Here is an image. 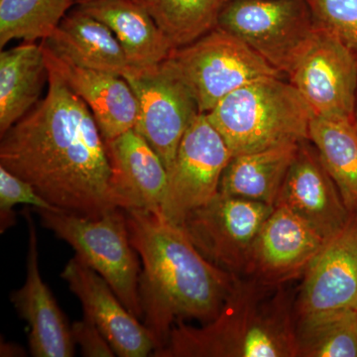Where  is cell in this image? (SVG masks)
Wrapping results in <instances>:
<instances>
[{
	"label": "cell",
	"mask_w": 357,
	"mask_h": 357,
	"mask_svg": "<svg viewBox=\"0 0 357 357\" xmlns=\"http://www.w3.org/2000/svg\"><path fill=\"white\" fill-rule=\"evenodd\" d=\"M287 79L312 116L354 121L357 60L331 33L317 26L311 43Z\"/></svg>",
	"instance_id": "11"
},
{
	"label": "cell",
	"mask_w": 357,
	"mask_h": 357,
	"mask_svg": "<svg viewBox=\"0 0 357 357\" xmlns=\"http://www.w3.org/2000/svg\"><path fill=\"white\" fill-rule=\"evenodd\" d=\"M42 45L47 63L57 70L73 91L88 105L105 141L114 139L135 128L139 105L123 77L77 67L58 58Z\"/></svg>",
	"instance_id": "18"
},
{
	"label": "cell",
	"mask_w": 357,
	"mask_h": 357,
	"mask_svg": "<svg viewBox=\"0 0 357 357\" xmlns=\"http://www.w3.org/2000/svg\"><path fill=\"white\" fill-rule=\"evenodd\" d=\"M351 215H357V128L351 121L312 117L310 138Z\"/></svg>",
	"instance_id": "23"
},
{
	"label": "cell",
	"mask_w": 357,
	"mask_h": 357,
	"mask_svg": "<svg viewBox=\"0 0 357 357\" xmlns=\"http://www.w3.org/2000/svg\"><path fill=\"white\" fill-rule=\"evenodd\" d=\"M31 211L26 208L22 211L28 227L25 283L11 293L10 301L29 326L28 345L32 356L72 357L76 345L72 326L40 274L38 237Z\"/></svg>",
	"instance_id": "15"
},
{
	"label": "cell",
	"mask_w": 357,
	"mask_h": 357,
	"mask_svg": "<svg viewBox=\"0 0 357 357\" xmlns=\"http://www.w3.org/2000/svg\"><path fill=\"white\" fill-rule=\"evenodd\" d=\"M305 272L299 321L357 309V215L326 241Z\"/></svg>",
	"instance_id": "12"
},
{
	"label": "cell",
	"mask_w": 357,
	"mask_h": 357,
	"mask_svg": "<svg viewBox=\"0 0 357 357\" xmlns=\"http://www.w3.org/2000/svg\"><path fill=\"white\" fill-rule=\"evenodd\" d=\"M49 69L43 45L23 42L0 53V136L40 102Z\"/></svg>",
	"instance_id": "21"
},
{
	"label": "cell",
	"mask_w": 357,
	"mask_h": 357,
	"mask_svg": "<svg viewBox=\"0 0 357 357\" xmlns=\"http://www.w3.org/2000/svg\"><path fill=\"white\" fill-rule=\"evenodd\" d=\"M123 77L139 105L134 129L159 155L169 173L185 133L201 114L196 98L171 58L147 69H131Z\"/></svg>",
	"instance_id": "9"
},
{
	"label": "cell",
	"mask_w": 357,
	"mask_h": 357,
	"mask_svg": "<svg viewBox=\"0 0 357 357\" xmlns=\"http://www.w3.org/2000/svg\"><path fill=\"white\" fill-rule=\"evenodd\" d=\"M190 86L201 114L255 82L284 77L236 35L217 27L170 56ZM287 79V77H286Z\"/></svg>",
	"instance_id": "7"
},
{
	"label": "cell",
	"mask_w": 357,
	"mask_h": 357,
	"mask_svg": "<svg viewBox=\"0 0 357 357\" xmlns=\"http://www.w3.org/2000/svg\"><path fill=\"white\" fill-rule=\"evenodd\" d=\"M72 335L75 344L79 345L82 356L86 357H114L116 356L98 326L84 314L83 319L74 321Z\"/></svg>",
	"instance_id": "29"
},
{
	"label": "cell",
	"mask_w": 357,
	"mask_h": 357,
	"mask_svg": "<svg viewBox=\"0 0 357 357\" xmlns=\"http://www.w3.org/2000/svg\"><path fill=\"white\" fill-rule=\"evenodd\" d=\"M354 126H356V128H357V86H356V100H354Z\"/></svg>",
	"instance_id": "31"
},
{
	"label": "cell",
	"mask_w": 357,
	"mask_h": 357,
	"mask_svg": "<svg viewBox=\"0 0 357 357\" xmlns=\"http://www.w3.org/2000/svg\"><path fill=\"white\" fill-rule=\"evenodd\" d=\"M76 6L109 26L131 69L154 67L175 50L153 17L136 0H91Z\"/></svg>",
	"instance_id": "20"
},
{
	"label": "cell",
	"mask_w": 357,
	"mask_h": 357,
	"mask_svg": "<svg viewBox=\"0 0 357 357\" xmlns=\"http://www.w3.org/2000/svg\"><path fill=\"white\" fill-rule=\"evenodd\" d=\"M126 215L131 244L142 262L138 282L142 323L158 351L177 321L195 319L206 325L217 318L237 276L208 261L180 227L158 213Z\"/></svg>",
	"instance_id": "2"
},
{
	"label": "cell",
	"mask_w": 357,
	"mask_h": 357,
	"mask_svg": "<svg viewBox=\"0 0 357 357\" xmlns=\"http://www.w3.org/2000/svg\"><path fill=\"white\" fill-rule=\"evenodd\" d=\"M61 277L117 356L145 357L156 351V342L144 324L122 304L109 283L77 255L70 258Z\"/></svg>",
	"instance_id": "13"
},
{
	"label": "cell",
	"mask_w": 357,
	"mask_h": 357,
	"mask_svg": "<svg viewBox=\"0 0 357 357\" xmlns=\"http://www.w3.org/2000/svg\"><path fill=\"white\" fill-rule=\"evenodd\" d=\"M218 27L287 77L317 30L307 0H229Z\"/></svg>",
	"instance_id": "6"
},
{
	"label": "cell",
	"mask_w": 357,
	"mask_h": 357,
	"mask_svg": "<svg viewBox=\"0 0 357 357\" xmlns=\"http://www.w3.org/2000/svg\"><path fill=\"white\" fill-rule=\"evenodd\" d=\"M231 157L206 114H199L181 141L159 215L178 227L188 213L217 196Z\"/></svg>",
	"instance_id": "10"
},
{
	"label": "cell",
	"mask_w": 357,
	"mask_h": 357,
	"mask_svg": "<svg viewBox=\"0 0 357 357\" xmlns=\"http://www.w3.org/2000/svg\"><path fill=\"white\" fill-rule=\"evenodd\" d=\"M42 43L58 58L77 66L123 77L131 70L109 26L75 6Z\"/></svg>",
	"instance_id": "19"
},
{
	"label": "cell",
	"mask_w": 357,
	"mask_h": 357,
	"mask_svg": "<svg viewBox=\"0 0 357 357\" xmlns=\"http://www.w3.org/2000/svg\"><path fill=\"white\" fill-rule=\"evenodd\" d=\"M107 142L116 208L160 213L168 188L163 161L135 129Z\"/></svg>",
	"instance_id": "17"
},
{
	"label": "cell",
	"mask_w": 357,
	"mask_h": 357,
	"mask_svg": "<svg viewBox=\"0 0 357 357\" xmlns=\"http://www.w3.org/2000/svg\"><path fill=\"white\" fill-rule=\"evenodd\" d=\"M27 204L33 210L61 211L40 196L27 181L0 166V232L3 234L16 223L14 206Z\"/></svg>",
	"instance_id": "28"
},
{
	"label": "cell",
	"mask_w": 357,
	"mask_h": 357,
	"mask_svg": "<svg viewBox=\"0 0 357 357\" xmlns=\"http://www.w3.org/2000/svg\"><path fill=\"white\" fill-rule=\"evenodd\" d=\"M314 23L333 35L357 60V0H307Z\"/></svg>",
	"instance_id": "27"
},
{
	"label": "cell",
	"mask_w": 357,
	"mask_h": 357,
	"mask_svg": "<svg viewBox=\"0 0 357 357\" xmlns=\"http://www.w3.org/2000/svg\"><path fill=\"white\" fill-rule=\"evenodd\" d=\"M274 208L218 192L178 227L208 261L238 276L248 274L256 239Z\"/></svg>",
	"instance_id": "8"
},
{
	"label": "cell",
	"mask_w": 357,
	"mask_h": 357,
	"mask_svg": "<svg viewBox=\"0 0 357 357\" xmlns=\"http://www.w3.org/2000/svg\"><path fill=\"white\" fill-rule=\"evenodd\" d=\"M36 211L40 222L69 243L76 255L109 283L122 304L142 321L138 282L141 269L131 244L126 211H109L98 218L77 217L62 211Z\"/></svg>",
	"instance_id": "5"
},
{
	"label": "cell",
	"mask_w": 357,
	"mask_h": 357,
	"mask_svg": "<svg viewBox=\"0 0 357 357\" xmlns=\"http://www.w3.org/2000/svg\"><path fill=\"white\" fill-rule=\"evenodd\" d=\"M153 17L174 49L187 46L218 26L229 0H136Z\"/></svg>",
	"instance_id": "24"
},
{
	"label": "cell",
	"mask_w": 357,
	"mask_h": 357,
	"mask_svg": "<svg viewBox=\"0 0 357 357\" xmlns=\"http://www.w3.org/2000/svg\"><path fill=\"white\" fill-rule=\"evenodd\" d=\"M300 143L234 155L222 174L220 192L275 206Z\"/></svg>",
	"instance_id": "22"
},
{
	"label": "cell",
	"mask_w": 357,
	"mask_h": 357,
	"mask_svg": "<svg viewBox=\"0 0 357 357\" xmlns=\"http://www.w3.org/2000/svg\"><path fill=\"white\" fill-rule=\"evenodd\" d=\"M155 357L298 356L297 328L283 294L268 299L259 281L237 278L217 318L203 328L178 321Z\"/></svg>",
	"instance_id": "3"
},
{
	"label": "cell",
	"mask_w": 357,
	"mask_h": 357,
	"mask_svg": "<svg viewBox=\"0 0 357 357\" xmlns=\"http://www.w3.org/2000/svg\"><path fill=\"white\" fill-rule=\"evenodd\" d=\"M234 155L309 140L312 114L286 77H268L222 98L206 114Z\"/></svg>",
	"instance_id": "4"
},
{
	"label": "cell",
	"mask_w": 357,
	"mask_h": 357,
	"mask_svg": "<svg viewBox=\"0 0 357 357\" xmlns=\"http://www.w3.org/2000/svg\"><path fill=\"white\" fill-rule=\"evenodd\" d=\"M48 69L43 100L1 135L0 166L59 210L102 218L119 208L107 142L88 105L57 70Z\"/></svg>",
	"instance_id": "1"
},
{
	"label": "cell",
	"mask_w": 357,
	"mask_h": 357,
	"mask_svg": "<svg viewBox=\"0 0 357 357\" xmlns=\"http://www.w3.org/2000/svg\"><path fill=\"white\" fill-rule=\"evenodd\" d=\"M298 356L357 357V309L299 321Z\"/></svg>",
	"instance_id": "26"
},
{
	"label": "cell",
	"mask_w": 357,
	"mask_h": 357,
	"mask_svg": "<svg viewBox=\"0 0 357 357\" xmlns=\"http://www.w3.org/2000/svg\"><path fill=\"white\" fill-rule=\"evenodd\" d=\"M326 241L283 206H275L263 225L251 256L248 275L275 285L306 271Z\"/></svg>",
	"instance_id": "16"
},
{
	"label": "cell",
	"mask_w": 357,
	"mask_h": 357,
	"mask_svg": "<svg viewBox=\"0 0 357 357\" xmlns=\"http://www.w3.org/2000/svg\"><path fill=\"white\" fill-rule=\"evenodd\" d=\"M91 1V0H72L74 6H77V4L84 3V2Z\"/></svg>",
	"instance_id": "32"
},
{
	"label": "cell",
	"mask_w": 357,
	"mask_h": 357,
	"mask_svg": "<svg viewBox=\"0 0 357 357\" xmlns=\"http://www.w3.org/2000/svg\"><path fill=\"white\" fill-rule=\"evenodd\" d=\"M73 6L72 0H0V48L13 40L44 41Z\"/></svg>",
	"instance_id": "25"
},
{
	"label": "cell",
	"mask_w": 357,
	"mask_h": 357,
	"mask_svg": "<svg viewBox=\"0 0 357 357\" xmlns=\"http://www.w3.org/2000/svg\"><path fill=\"white\" fill-rule=\"evenodd\" d=\"M1 356H25L26 352L24 349L18 345L13 344H1V351H0Z\"/></svg>",
	"instance_id": "30"
},
{
	"label": "cell",
	"mask_w": 357,
	"mask_h": 357,
	"mask_svg": "<svg viewBox=\"0 0 357 357\" xmlns=\"http://www.w3.org/2000/svg\"><path fill=\"white\" fill-rule=\"evenodd\" d=\"M275 206L287 208L326 241L352 217L310 140L300 143Z\"/></svg>",
	"instance_id": "14"
}]
</instances>
